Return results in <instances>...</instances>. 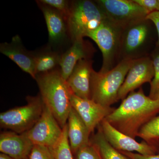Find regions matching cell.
<instances>
[{
  "instance_id": "obj_25",
  "label": "cell",
  "mask_w": 159,
  "mask_h": 159,
  "mask_svg": "<svg viewBox=\"0 0 159 159\" xmlns=\"http://www.w3.org/2000/svg\"><path fill=\"white\" fill-rule=\"evenodd\" d=\"M38 2L57 10L61 14L66 22L70 7L69 6L68 1L66 0H41Z\"/></svg>"
},
{
  "instance_id": "obj_8",
  "label": "cell",
  "mask_w": 159,
  "mask_h": 159,
  "mask_svg": "<svg viewBox=\"0 0 159 159\" xmlns=\"http://www.w3.org/2000/svg\"><path fill=\"white\" fill-rule=\"evenodd\" d=\"M63 129L51 111L44 105L41 116L32 128L24 133L34 145L50 148L62 134Z\"/></svg>"
},
{
  "instance_id": "obj_18",
  "label": "cell",
  "mask_w": 159,
  "mask_h": 159,
  "mask_svg": "<svg viewBox=\"0 0 159 159\" xmlns=\"http://www.w3.org/2000/svg\"><path fill=\"white\" fill-rule=\"evenodd\" d=\"M45 19L50 41L58 43L64 39L67 30L66 21L55 9L38 2Z\"/></svg>"
},
{
  "instance_id": "obj_9",
  "label": "cell",
  "mask_w": 159,
  "mask_h": 159,
  "mask_svg": "<svg viewBox=\"0 0 159 159\" xmlns=\"http://www.w3.org/2000/svg\"><path fill=\"white\" fill-rule=\"evenodd\" d=\"M154 75L152 59L149 57L135 59L118 94V99L123 100L131 92L145 83L151 82Z\"/></svg>"
},
{
  "instance_id": "obj_20",
  "label": "cell",
  "mask_w": 159,
  "mask_h": 159,
  "mask_svg": "<svg viewBox=\"0 0 159 159\" xmlns=\"http://www.w3.org/2000/svg\"><path fill=\"white\" fill-rule=\"evenodd\" d=\"M138 137L159 154V114L141 128Z\"/></svg>"
},
{
  "instance_id": "obj_19",
  "label": "cell",
  "mask_w": 159,
  "mask_h": 159,
  "mask_svg": "<svg viewBox=\"0 0 159 159\" xmlns=\"http://www.w3.org/2000/svg\"><path fill=\"white\" fill-rule=\"evenodd\" d=\"M90 141L98 148L102 159H131L109 144L103 135L99 125L98 131L93 135Z\"/></svg>"
},
{
  "instance_id": "obj_15",
  "label": "cell",
  "mask_w": 159,
  "mask_h": 159,
  "mask_svg": "<svg viewBox=\"0 0 159 159\" xmlns=\"http://www.w3.org/2000/svg\"><path fill=\"white\" fill-rule=\"evenodd\" d=\"M34 145L25 133L5 131L0 134V151L15 159H27Z\"/></svg>"
},
{
  "instance_id": "obj_2",
  "label": "cell",
  "mask_w": 159,
  "mask_h": 159,
  "mask_svg": "<svg viewBox=\"0 0 159 159\" xmlns=\"http://www.w3.org/2000/svg\"><path fill=\"white\" fill-rule=\"evenodd\" d=\"M35 80L44 104L63 128L67 123L72 108L70 98L73 93L62 78L60 70L38 74Z\"/></svg>"
},
{
  "instance_id": "obj_12",
  "label": "cell",
  "mask_w": 159,
  "mask_h": 159,
  "mask_svg": "<svg viewBox=\"0 0 159 159\" xmlns=\"http://www.w3.org/2000/svg\"><path fill=\"white\" fill-rule=\"evenodd\" d=\"M70 101L72 107L76 111L88 128L91 134L111 113L115 109L106 107L91 99H84L72 94Z\"/></svg>"
},
{
  "instance_id": "obj_22",
  "label": "cell",
  "mask_w": 159,
  "mask_h": 159,
  "mask_svg": "<svg viewBox=\"0 0 159 159\" xmlns=\"http://www.w3.org/2000/svg\"><path fill=\"white\" fill-rule=\"evenodd\" d=\"M62 129L60 139L54 146L49 148L54 159H74L69 142L67 124Z\"/></svg>"
},
{
  "instance_id": "obj_23",
  "label": "cell",
  "mask_w": 159,
  "mask_h": 159,
  "mask_svg": "<svg viewBox=\"0 0 159 159\" xmlns=\"http://www.w3.org/2000/svg\"><path fill=\"white\" fill-rule=\"evenodd\" d=\"M152 57L154 75L150 83V92L148 97L151 99L157 100L159 94V48L156 47Z\"/></svg>"
},
{
  "instance_id": "obj_1",
  "label": "cell",
  "mask_w": 159,
  "mask_h": 159,
  "mask_svg": "<svg viewBox=\"0 0 159 159\" xmlns=\"http://www.w3.org/2000/svg\"><path fill=\"white\" fill-rule=\"evenodd\" d=\"M159 114V100L147 97L143 89L131 92L106 118L114 128L135 139L141 128Z\"/></svg>"
},
{
  "instance_id": "obj_10",
  "label": "cell",
  "mask_w": 159,
  "mask_h": 159,
  "mask_svg": "<svg viewBox=\"0 0 159 159\" xmlns=\"http://www.w3.org/2000/svg\"><path fill=\"white\" fill-rule=\"evenodd\" d=\"M149 20L145 19L136 22L123 29L121 50L124 58H132L147 43L150 34Z\"/></svg>"
},
{
  "instance_id": "obj_32",
  "label": "cell",
  "mask_w": 159,
  "mask_h": 159,
  "mask_svg": "<svg viewBox=\"0 0 159 159\" xmlns=\"http://www.w3.org/2000/svg\"><path fill=\"white\" fill-rule=\"evenodd\" d=\"M157 100H159V94L158 98Z\"/></svg>"
},
{
  "instance_id": "obj_27",
  "label": "cell",
  "mask_w": 159,
  "mask_h": 159,
  "mask_svg": "<svg viewBox=\"0 0 159 159\" xmlns=\"http://www.w3.org/2000/svg\"><path fill=\"white\" fill-rule=\"evenodd\" d=\"M138 5L150 13L157 11L158 0H134Z\"/></svg>"
},
{
  "instance_id": "obj_21",
  "label": "cell",
  "mask_w": 159,
  "mask_h": 159,
  "mask_svg": "<svg viewBox=\"0 0 159 159\" xmlns=\"http://www.w3.org/2000/svg\"><path fill=\"white\" fill-rule=\"evenodd\" d=\"M61 55L54 51H46L35 55L34 70L36 76L53 70L59 65Z\"/></svg>"
},
{
  "instance_id": "obj_3",
  "label": "cell",
  "mask_w": 159,
  "mask_h": 159,
  "mask_svg": "<svg viewBox=\"0 0 159 159\" xmlns=\"http://www.w3.org/2000/svg\"><path fill=\"white\" fill-rule=\"evenodd\" d=\"M135 59L124 58L105 73L93 71L91 77V99L106 107L118 101V94Z\"/></svg>"
},
{
  "instance_id": "obj_5",
  "label": "cell",
  "mask_w": 159,
  "mask_h": 159,
  "mask_svg": "<svg viewBox=\"0 0 159 159\" xmlns=\"http://www.w3.org/2000/svg\"><path fill=\"white\" fill-rule=\"evenodd\" d=\"M27 104L11 109L0 114V125L18 134L30 130L36 124L43 110L44 104L40 96L28 97Z\"/></svg>"
},
{
  "instance_id": "obj_4",
  "label": "cell",
  "mask_w": 159,
  "mask_h": 159,
  "mask_svg": "<svg viewBox=\"0 0 159 159\" xmlns=\"http://www.w3.org/2000/svg\"><path fill=\"white\" fill-rule=\"evenodd\" d=\"M106 20L105 13L96 2L89 0L73 2L66 20L73 42L87 37Z\"/></svg>"
},
{
  "instance_id": "obj_28",
  "label": "cell",
  "mask_w": 159,
  "mask_h": 159,
  "mask_svg": "<svg viewBox=\"0 0 159 159\" xmlns=\"http://www.w3.org/2000/svg\"><path fill=\"white\" fill-rule=\"evenodd\" d=\"M145 19L153 23L156 28L158 34L156 47L159 48V11H155L149 13Z\"/></svg>"
},
{
  "instance_id": "obj_26",
  "label": "cell",
  "mask_w": 159,
  "mask_h": 159,
  "mask_svg": "<svg viewBox=\"0 0 159 159\" xmlns=\"http://www.w3.org/2000/svg\"><path fill=\"white\" fill-rule=\"evenodd\" d=\"M27 159H54L50 148L41 145H34Z\"/></svg>"
},
{
  "instance_id": "obj_30",
  "label": "cell",
  "mask_w": 159,
  "mask_h": 159,
  "mask_svg": "<svg viewBox=\"0 0 159 159\" xmlns=\"http://www.w3.org/2000/svg\"><path fill=\"white\" fill-rule=\"evenodd\" d=\"M0 159H15L9 156L8 155L5 153H1L0 154Z\"/></svg>"
},
{
  "instance_id": "obj_16",
  "label": "cell",
  "mask_w": 159,
  "mask_h": 159,
  "mask_svg": "<svg viewBox=\"0 0 159 159\" xmlns=\"http://www.w3.org/2000/svg\"><path fill=\"white\" fill-rule=\"evenodd\" d=\"M68 136L73 154L90 142L88 128L76 111L71 108L68 118Z\"/></svg>"
},
{
  "instance_id": "obj_14",
  "label": "cell",
  "mask_w": 159,
  "mask_h": 159,
  "mask_svg": "<svg viewBox=\"0 0 159 159\" xmlns=\"http://www.w3.org/2000/svg\"><path fill=\"white\" fill-rule=\"evenodd\" d=\"M0 52L14 61L19 67L36 79L34 70L35 55L31 54L23 47L20 38L18 35L12 38L11 43H2Z\"/></svg>"
},
{
  "instance_id": "obj_7",
  "label": "cell",
  "mask_w": 159,
  "mask_h": 159,
  "mask_svg": "<svg viewBox=\"0 0 159 159\" xmlns=\"http://www.w3.org/2000/svg\"><path fill=\"white\" fill-rule=\"evenodd\" d=\"M96 2L107 20L123 29L132 23L145 19L149 14L134 0H98Z\"/></svg>"
},
{
  "instance_id": "obj_13",
  "label": "cell",
  "mask_w": 159,
  "mask_h": 159,
  "mask_svg": "<svg viewBox=\"0 0 159 159\" xmlns=\"http://www.w3.org/2000/svg\"><path fill=\"white\" fill-rule=\"evenodd\" d=\"M93 70L90 59L78 61L66 81L72 93L82 99H91V77Z\"/></svg>"
},
{
  "instance_id": "obj_11",
  "label": "cell",
  "mask_w": 159,
  "mask_h": 159,
  "mask_svg": "<svg viewBox=\"0 0 159 159\" xmlns=\"http://www.w3.org/2000/svg\"><path fill=\"white\" fill-rule=\"evenodd\" d=\"M107 141L113 147L119 151L137 153L143 155L157 154L151 146L142 141L137 142L135 139L119 131L104 119L99 125Z\"/></svg>"
},
{
  "instance_id": "obj_29",
  "label": "cell",
  "mask_w": 159,
  "mask_h": 159,
  "mask_svg": "<svg viewBox=\"0 0 159 159\" xmlns=\"http://www.w3.org/2000/svg\"><path fill=\"white\" fill-rule=\"evenodd\" d=\"M120 152L131 159H159V154L152 155H143L134 152L123 151H121Z\"/></svg>"
},
{
  "instance_id": "obj_6",
  "label": "cell",
  "mask_w": 159,
  "mask_h": 159,
  "mask_svg": "<svg viewBox=\"0 0 159 159\" xmlns=\"http://www.w3.org/2000/svg\"><path fill=\"white\" fill-rule=\"evenodd\" d=\"M123 30L107 19L87 36L97 43L102 52L103 62L99 72L105 73L114 67L116 55L121 48Z\"/></svg>"
},
{
  "instance_id": "obj_24",
  "label": "cell",
  "mask_w": 159,
  "mask_h": 159,
  "mask_svg": "<svg viewBox=\"0 0 159 159\" xmlns=\"http://www.w3.org/2000/svg\"><path fill=\"white\" fill-rule=\"evenodd\" d=\"M73 155L75 156V159H102L98 148L91 141Z\"/></svg>"
},
{
  "instance_id": "obj_31",
  "label": "cell",
  "mask_w": 159,
  "mask_h": 159,
  "mask_svg": "<svg viewBox=\"0 0 159 159\" xmlns=\"http://www.w3.org/2000/svg\"><path fill=\"white\" fill-rule=\"evenodd\" d=\"M157 11H159V0H158V6Z\"/></svg>"
},
{
  "instance_id": "obj_17",
  "label": "cell",
  "mask_w": 159,
  "mask_h": 159,
  "mask_svg": "<svg viewBox=\"0 0 159 159\" xmlns=\"http://www.w3.org/2000/svg\"><path fill=\"white\" fill-rule=\"evenodd\" d=\"M87 46L84 39L73 42L72 46L61 54L59 66L62 78L67 81L74 68L80 61L88 58L89 54Z\"/></svg>"
}]
</instances>
